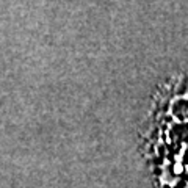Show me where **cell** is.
<instances>
[{"instance_id":"obj_1","label":"cell","mask_w":188,"mask_h":188,"mask_svg":"<svg viewBox=\"0 0 188 188\" xmlns=\"http://www.w3.org/2000/svg\"><path fill=\"white\" fill-rule=\"evenodd\" d=\"M158 154H160V157H161V158L164 157V147H163V146H160V147H158Z\"/></svg>"},{"instance_id":"obj_3","label":"cell","mask_w":188,"mask_h":188,"mask_svg":"<svg viewBox=\"0 0 188 188\" xmlns=\"http://www.w3.org/2000/svg\"><path fill=\"white\" fill-rule=\"evenodd\" d=\"M161 188H173V186H171L169 183H163V185H161Z\"/></svg>"},{"instance_id":"obj_2","label":"cell","mask_w":188,"mask_h":188,"mask_svg":"<svg viewBox=\"0 0 188 188\" xmlns=\"http://www.w3.org/2000/svg\"><path fill=\"white\" fill-rule=\"evenodd\" d=\"M185 186H186L185 180H179V183H177V188H185Z\"/></svg>"}]
</instances>
